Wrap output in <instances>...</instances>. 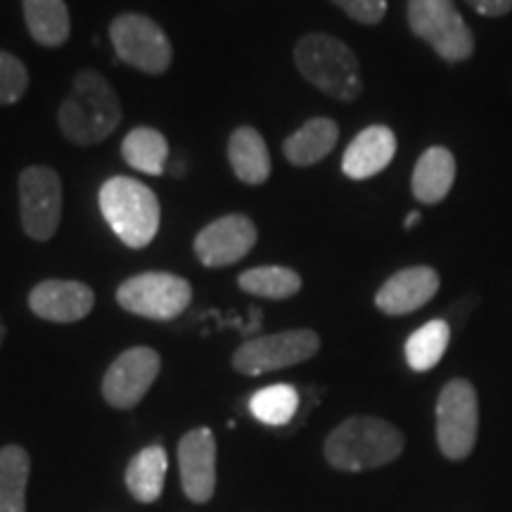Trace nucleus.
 <instances>
[{
  "instance_id": "1",
  "label": "nucleus",
  "mask_w": 512,
  "mask_h": 512,
  "mask_svg": "<svg viewBox=\"0 0 512 512\" xmlns=\"http://www.w3.org/2000/svg\"><path fill=\"white\" fill-rule=\"evenodd\" d=\"M124 110L112 83L95 69H81L74 76L72 91L57 110V124L69 143L100 145L117 131Z\"/></svg>"
},
{
  "instance_id": "2",
  "label": "nucleus",
  "mask_w": 512,
  "mask_h": 512,
  "mask_svg": "<svg viewBox=\"0 0 512 512\" xmlns=\"http://www.w3.org/2000/svg\"><path fill=\"white\" fill-rule=\"evenodd\" d=\"M299 74L320 93L342 102H354L363 93L361 64L347 43L330 34H306L294 46Z\"/></svg>"
},
{
  "instance_id": "3",
  "label": "nucleus",
  "mask_w": 512,
  "mask_h": 512,
  "mask_svg": "<svg viewBox=\"0 0 512 512\" xmlns=\"http://www.w3.org/2000/svg\"><path fill=\"white\" fill-rule=\"evenodd\" d=\"M403 451V434L387 420L356 415L344 420L325 441V458L344 472L373 470L392 463Z\"/></svg>"
},
{
  "instance_id": "4",
  "label": "nucleus",
  "mask_w": 512,
  "mask_h": 512,
  "mask_svg": "<svg viewBox=\"0 0 512 512\" xmlns=\"http://www.w3.org/2000/svg\"><path fill=\"white\" fill-rule=\"evenodd\" d=\"M100 211L114 235L131 249H145L159 233L162 207L155 190L128 176H114L102 183Z\"/></svg>"
},
{
  "instance_id": "5",
  "label": "nucleus",
  "mask_w": 512,
  "mask_h": 512,
  "mask_svg": "<svg viewBox=\"0 0 512 512\" xmlns=\"http://www.w3.org/2000/svg\"><path fill=\"white\" fill-rule=\"evenodd\" d=\"M408 27L441 60L465 62L475 53V36L453 0H408Z\"/></svg>"
},
{
  "instance_id": "6",
  "label": "nucleus",
  "mask_w": 512,
  "mask_h": 512,
  "mask_svg": "<svg viewBox=\"0 0 512 512\" xmlns=\"http://www.w3.org/2000/svg\"><path fill=\"white\" fill-rule=\"evenodd\" d=\"M110 41L119 60L143 74H166L174 62V46L166 31L155 19L140 12H124L114 17L110 24Z\"/></svg>"
},
{
  "instance_id": "7",
  "label": "nucleus",
  "mask_w": 512,
  "mask_h": 512,
  "mask_svg": "<svg viewBox=\"0 0 512 512\" xmlns=\"http://www.w3.org/2000/svg\"><path fill=\"white\" fill-rule=\"evenodd\" d=\"M192 287L185 278L166 271H147L124 280L117 302L133 316L150 320H174L190 306Z\"/></svg>"
},
{
  "instance_id": "8",
  "label": "nucleus",
  "mask_w": 512,
  "mask_h": 512,
  "mask_svg": "<svg viewBox=\"0 0 512 512\" xmlns=\"http://www.w3.org/2000/svg\"><path fill=\"white\" fill-rule=\"evenodd\" d=\"M17 192L24 233L36 242H48L62 221L64 192L60 174L50 166H27L19 174Z\"/></svg>"
},
{
  "instance_id": "9",
  "label": "nucleus",
  "mask_w": 512,
  "mask_h": 512,
  "mask_svg": "<svg viewBox=\"0 0 512 512\" xmlns=\"http://www.w3.org/2000/svg\"><path fill=\"white\" fill-rule=\"evenodd\" d=\"M318 349L320 337L313 330H285L252 337L233 354V368L247 377L275 373L309 361Z\"/></svg>"
},
{
  "instance_id": "10",
  "label": "nucleus",
  "mask_w": 512,
  "mask_h": 512,
  "mask_svg": "<svg viewBox=\"0 0 512 512\" xmlns=\"http://www.w3.org/2000/svg\"><path fill=\"white\" fill-rule=\"evenodd\" d=\"M479 427L477 392L467 380H451L437 401V441L441 453L463 460L472 453Z\"/></svg>"
},
{
  "instance_id": "11",
  "label": "nucleus",
  "mask_w": 512,
  "mask_h": 512,
  "mask_svg": "<svg viewBox=\"0 0 512 512\" xmlns=\"http://www.w3.org/2000/svg\"><path fill=\"white\" fill-rule=\"evenodd\" d=\"M159 370H162V356L150 347H133L114 358L102 377V396L117 411H131L150 387L155 384Z\"/></svg>"
},
{
  "instance_id": "12",
  "label": "nucleus",
  "mask_w": 512,
  "mask_h": 512,
  "mask_svg": "<svg viewBox=\"0 0 512 512\" xmlns=\"http://www.w3.org/2000/svg\"><path fill=\"white\" fill-rule=\"evenodd\" d=\"M259 230L247 214H228L204 226L195 238V256L202 266L223 268L233 266L252 252Z\"/></svg>"
},
{
  "instance_id": "13",
  "label": "nucleus",
  "mask_w": 512,
  "mask_h": 512,
  "mask_svg": "<svg viewBox=\"0 0 512 512\" xmlns=\"http://www.w3.org/2000/svg\"><path fill=\"white\" fill-rule=\"evenodd\" d=\"M178 465L185 496L207 503L216 489V439L209 427L190 430L178 444Z\"/></svg>"
},
{
  "instance_id": "14",
  "label": "nucleus",
  "mask_w": 512,
  "mask_h": 512,
  "mask_svg": "<svg viewBox=\"0 0 512 512\" xmlns=\"http://www.w3.org/2000/svg\"><path fill=\"white\" fill-rule=\"evenodd\" d=\"M95 306V292L79 280H43L29 292V309L48 323H76Z\"/></svg>"
},
{
  "instance_id": "15",
  "label": "nucleus",
  "mask_w": 512,
  "mask_h": 512,
  "mask_svg": "<svg viewBox=\"0 0 512 512\" xmlns=\"http://www.w3.org/2000/svg\"><path fill=\"white\" fill-rule=\"evenodd\" d=\"M439 273L430 266H411L387 278L375 294V306L387 316H406L425 306L439 292Z\"/></svg>"
},
{
  "instance_id": "16",
  "label": "nucleus",
  "mask_w": 512,
  "mask_h": 512,
  "mask_svg": "<svg viewBox=\"0 0 512 512\" xmlns=\"http://www.w3.org/2000/svg\"><path fill=\"white\" fill-rule=\"evenodd\" d=\"M396 155V136L389 126L373 124L351 140L342 157V171L351 181H366L392 164Z\"/></svg>"
},
{
  "instance_id": "17",
  "label": "nucleus",
  "mask_w": 512,
  "mask_h": 512,
  "mask_svg": "<svg viewBox=\"0 0 512 512\" xmlns=\"http://www.w3.org/2000/svg\"><path fill=\"white\" fill-rule=\"evenodd\" d=\"M228 162L245 185H264L271 178V152L254 126H238L228 138Z\"/></svg>"
},
{
  "instance_id": "18",
  "label": "nucleus",
  "mask_w": 512,
  "mask_h": 512,
  "mask_svg": "<svg viewBox=\"0 0 512 512\" xmlns=\"http://www.w3.org/2000/svg\"><path fill=\"white\" fill-rule=\"evenodd\" d=\"M456 183V157L446 147L434 145L422 152L413 169L411 190L422 204H439Z\"/></svg>"
},
{
  "instance_id": "19",
  "label": "nucleus",
  "mask_w": 512,
  "mask_h": 512,
  "mask_svg": "<svg viewBox=\"0 0 512 512\" xmlns=\"http://www.w3.org/2000/svg\"><path fill=\"white\" fill-rule=\"evenodd\" d=\"M339 140L337 121L328 117L309 119L283 143V155L294 166H313L335 150Z\"/></svg>"
},
{
  "instance_id": "20",
  "label": "nucleus",
  "mask_w": 512,
  "mask_h": 512,
  "mask_svg": "<svg viewBox=\"0 0 512 512\" xmlns=\"http://www.w3.org/2000/svg\"><path fill=\"white\" fill-rule=\"evenodd\" d=\"M22 12L38 46L60 48L72 36V17L64 0H22Z\"/></svg>"
},
{
  "instance_id": "21",
  "label": "nucleus",
  "mask_w": 512,
  "mask_h": 512,
  "mask_svg": "<svg viewBox=\"0 0 512 512\" xmlns=\"http://www.w3.org/2000/svg\"><path fill=\"white\" fill-rule=\"evenodd\" d=\"M166 470H169V458L164 446L155 444L136 453L126 467V486L131 496L140 503H155L164 491Z\"/></svg>"
},
{
  "instance_id": "22",
  "label": "nucleus",
  "mask_w": 512,
  "mask_h": 512,
  "mask_svg": "<svg viewBox=\"0 0 512 512\" xmlns=\"http://www.w3.org/2000/svg\"><path fill=\"white\" fill-rule=\"evenodd\" d=\"M121 157L140 174L162 176L166 171V159H169V143L157 128L136 126L126 133L124 143H121Z\"/></svg>"
},
{
  "instance_id": "23",
  "label": "nucleus",
  "mask_w": 512,
  "mask_h": 512,
  "mask_svg": "<svg viewBox=\"0 0 512 512\" xmlns=\"http://www.w3.org/2000/svg\"><path fill=\"white\" fill-rule=\"evenodd\" d=\"M31 458L22 446L0 448V512H27Z\"/></svg>"
},
{
  "instance_id": "24",
  "label": "nucleus",
  "mask_w": 512,
  "mask_h": 512,
  "mask_svg": "<svg viewBox=\"0 0 512 512\" xmlns=\"http://www.w3.org/2000/svg\"><path fill=\"white\" fill-rule=\"evenodd\" d=\"M238 285L254 297L283 302L302 290V275L287 266H256L238 275Z\"/></svg>"
},
{
  "instance_id": "25",
  "label": "nucleus",
  "mask_w": 512,
  "mask_h": 512,
  "mask_svg": "<svg viewBox=\"0 0 512 512\" xmlns=\"http://www.w3.org/2000/svg\"><path fill=\"white\" fill-rule=\"evenodd\" d=\"M448 342H451V328L446 320H430L408 337L406 361L415 373H427L444 358Z\"/></svg>"
},
{
  "instance_id": "26",
  "label": "nucleus",
  "mask_w": 512,
  "mask_h": 512,
  "mask_svg": "<svg viewBox=\"0 0 512 512\" xmlns=\"http://www.w3.org/2000/svg\"><path fill=\"white\" fill-rule=\"evenodd\" d=\"M299 411V392L292 384H271L249 399V413L268 427H283Z\"/></svg>"
},
{
  "instance_id": "27",
  "label": "nucleus",
  "mask_w": 512,
  "mask_h": 512,
  "mask_svg": "<svg viewBox=\"0 0 512 512\" xmlns=\"http://www.w3.org/2000/svg\"><path fill=\"white\" fill-rule=\"evenodd\" d=\"M29 91V69L17 55L0 50V107L15 105Z\"/></svg>"
},
{
  "instance_id": "28",
  "label": "nucleus",
  "mask_w": 512,
  "mask_h": 512,
  "mask_svg": "<svg viewBox=\"0 0 512 512\" xmlns=\"http://www.w3.org/2000/svg\"><path fill=\"white\" fill-rule=\"evenodd\" d=\"M358 24H380L387 15V0H330Z\"/></svg>"
},
{
  "instance_id": "29",
  "label": "nucleus",
  "mask_w": 512,
  "mask_h": 512,
  "mask_svg": "<svg viewBox=\"0 0 512 512\" xmlns=\"http://www.w3.org/2000/svg\"><path fill=\"white\" fill-rule=\"evenodd\" d=\"M482 17H503L512 10V0H465Z\"/></svg>"
},
{
  "instance_id": "30",
  "label": "nucleus",
  "mask_w": 512,
  "mask_h": 512,
  "mask_svg": "<svg viewBox=\"0 0 512 512\" xmlns=\"http://www.w3.org/2000/svg\"><path fill=\"white\" fill-rule=\"evenodd\" d=\"M418 223H420V211H411V214L406 216V223H403V228L411 230L413 226H418Z\"/></svg>"
},
{
  "instance_id": "31",
  "label": "nucleus",
  "mask_w": 512,
  "mask_h": 512,
  "mask_svg": "<svg viewBox=\"0 0 512 512\" xmlns=\"http://www.w3.org/2000/svg\"><path fill=\"white\" fill-rule=\"evenodd\" d=\"M5 335H8V330H5V323H3V318H0V344L5 342Z\"/></svg>"
}]
</instances>
